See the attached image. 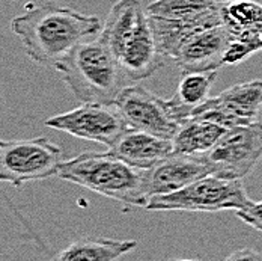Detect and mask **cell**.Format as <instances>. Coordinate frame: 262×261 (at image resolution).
<instances>
[{"label":"cell","instance_id":"ffe728a7","mask_svg":"<svg viewBox=\"0 0 262 261\" xmlns=\"http://www.w3.org/2000/svg\"><path fill=\"white\" fill-rule=\"evenodd\" d=\"M235 214L244 224L262 233V201L258 203L250 201L244 209L236 210Z\"/></svg>","mask_w":262,"mask_h":261},{"label":"cell","instance_id":"7402d4cb","mask_svg":"<svg viewBox=\"0 0 262 261\" xmlns=\"http://www.w3.org/2000/svg\"><path fill=\"white\" fill-rule=\"evenodd\" d=\"M170 261H201V260H191V258H175V260Z\"/></svg>","mask_w":262,"mask_h":261},{"label":"cell","instance_id":"7a4b0ae2","mask_svg":"<svg viewBox=\"0 0 262 261\" xmlns=\"http://www.w3.org/2000/svg\"><path fill=\"white\" fill-rule=\"evenodd\" d=\"M54 68L81 103L115 105L118 95L130 82L115 53L100 36L79 44Z\"/></svg>","mask_w":262,"mask_h":261},{"label":"cell","instance_id":"4fadbf2b","mask_svg":"<svg viewBox=\"0 0 262 261\" xmlns=\"http://www.w3.org/2000/svg\"><path fill=\"white\" fill-rule=\"evenodd\" d=\"M110 151L137 169H152L173 154L172 139L128 129Z\"/></svg>","mask_w":262,"mask_h":261},{"label":"cell","instance_id":"8992f818","mask_svg":"<svg viewBox=\"0 0 262 261\" xmlns=\"http://www.w3.org/2000/svg\"><path fill=\"white\" fill-rule=\"evenodd\" d=\"M202 157L210 165L211 175L243 180L262 157V124L228 129L210 153Z\"/></svg>","mask_w":262,"mask_h":261},{"label":"cell","instance_id":"44dd1931","mask_svg":"<svg viewBox=\"0 0 262 261\" xmlns=\"http://www.w3.org/2000/svg\"><path fill=\"white\" fill-rule=\"evenodd\" d=\"M225 261H262V254L252 248H243L234 251Z\"/></svg>","mask_w":262,"mask_h":261},{"label":"cell","instance_id":"9c48e42d","mask_svg":"<svg viewBox=\"0 0 262 261\" xmlns=\"http://www.w3.org/2000/svg\"><path fill=\"white\" fill-rule=\"evenodd\" d=\"M262 109V80L236 83L194 110L191 118L211 121L223 129L258 123Z\"/></svg>","mask_w":262,"mask_h":261},{"label":"cell","instance_id":"d6986e66","mask_svg":"<svg viewBox=\"0 0 262 261\" xmlns=\"http://www.w3.org/2000/svg\"><path fill=\"white\" fill-rule=\"evenodd\" d=\"M231 33L232 39L225 56V64H241L253 53L262 50V27H243Z\"/></svg>","mask_w":262,"mask_h":261},{"label":"cell","instance_id":"9a60e30c","mask_svg":"<svg viewBox=\"0 0 262 261\" xmlns=\"http://www.w3.org/2000/svg\"><path fill=\"white\" fill-rule=\"evenodd\" d=\"M217 78V71L210 73H184L175 94L167 100L173 118L181 123L191 118L196 109L210 100V91Z\"/></svg>","mask_w":262,"mask_h":261},{"label":"cell","instance_id":"ba28073f","mask_svg":"<svg viewBox=\"0 0 262 261\" xmlns=\"http://www.w3.org/2000/svg\"><path fill=\"white\" fill-rule=\"evenodd\" d=\"M104 43L118 57L130 82L151 77L166 62L163 54L158 52L146 11L130 29H125Z\"/></svg>","mask_w":262,"mask_h":261},{"label":"cell","instance_id":"6da1fadb","mask_svg":"<svg viewBox=\"0 0 262 261\" xmlns=\"http://www.w3.org/2000/svg\"><path fill=\"white\" fill-rule=\"evenodd\" d=\"M11 29L21 41L27 56L42 65H56L79 44L95 38L103 30L98 17L84 15L52 2L26 9L12 18Z\"/></svg>","mask_w":262,"mask_h":261},{"label":"cell","instance_id":"277c9868","mask_svg":"<svg viewBox=\"0 0 262 261\" xmlns=\"http://www.w3.org/2000/svg\"><path fill=\"white\" fill-rule=\"evenodd\" d=\"M249 203L243 180L208 175L178 192L152 196L145 209L151 211H236Z\"/></svg>","mask_w":262,"mask_h":261},{"label":"cell","instance_id":"3957f363","mask_svg":"<svg viewBox=\"0 0 262 261\" xmlns=\"http://www.w3.org/2000/svg\"><path fill=\"white\" fill-rule=\"evenodd\" d=\"M57 177L130 207H146L149 203L146 171L131 166L112 151H89L63 160Z\"/></svg>","mask_w":262,"mask_h":261},{"label":"cell","instance_id":"2e32d148","mask_svg":"<svg viewBox=\"0 0 262 261\" xmlns=\"http://www.w3.org/2000/svg\"><path fill=\"white\" fill-rule=\"evenodd\" d=\"M228 129H223L211 121L199 118H187L180 123L175 133L173 153L184 156H205L214 148L219 139Z\"/></svg>","mask_w":262,"mask_h":261},{"label":"cell","instance_id":"ac0fdd59","mask_svg":"<svg viewBox=\"0 0 262 261\" xmlns=\"http://www.w3.org/2000/svg\"><path fill=\"white\" fill-rule=\"evenodd\" d=\"M223 23L231 32L243 27H262V5L255 0L220 2Z\"/></svg>","mask_w":262,"mask_h":261},{"label":"cell","instance_id":"52a82bcc","mask_svg":"<svg viewBox=\"0 0 262 261\" xmlns=\"http://www.w3.org/2000/svg\"><path fill=\"white\" fill-rule=\"evenodd\" d=\"M46 126L80 139L98 142L108 148L130 129L116 106L100 103H81L65 113L49 118Z\"/></svg>","mask_w":262,"mask_h":261},{"label":"cell","instance_id":"7c38bea8","mask_svg":"<svg viewBox=\"0 0 262 261\" xmlns=\"http://www.w3.org/2000/svg\"><path fill=\"white\" fill-rule=\"evenodd\" d=\"M211 174L210 165L204 157L173 153L146 171V192L149 199L157 195L173 193Z\"/></svg>","mask_w":262,"mask_h":261},{"label":"cell","instance_id":"e0dca14e","mask_svg":"<svg viewBox=\"0 0 262 261\" xmlns=\"http://www.w3.org/2000/svg\"><path fill=\"white\" fill-rule=\"evenodd\" d=\"M220 8L217 0H154L146 6L151 17L167 20H196Z\"/></svg>","mask_w":262,"mask_h":261},{"label":"cell","instance_id":"5bb4252c","mask_svg":"<svg viewBox=\"0 0 262 261\" xmlns=\"http://www.w3.org/2000/svg\"><path fill=\"white\" fill-rule=\"evenodd\" d=\"M136 248V240L81 237L59 251L50 261H116Z\"/></svg>","mask_w":262,"mask_h":261},{"label":"cell","instance_id":"8fae6325","mask_svg":"<svg viewBox=\"0 0 262 261\" xmlns=\"http://www.w3.org/2000/svg\"><path fill=\"white\" fill-rule=\"evenodd\" d=\"M232 33L223 25L204 29L191 35L178 49L173 61L184 73H210L225 65Z\"/></svg>","mask_w":262,"mask_h":261},{"label":"cell","instance_id":"5b68a950","mask_svg":"<svg viewBox=\"0 0 262 261\" xmlns=\"http://www.w3.org/2000/svg\"><path fill=\"white\" fill-rule=\"evenodd\" d=\"M62 163V150L49 137L0 142V180L15 187L52 178Z\"/></svg>","mask_w":262,"mask_h":261},{"label":"cell","instance_id":"30bf717a","mask_svg":"<svg viewBox=\"0 0 262 261\" xmlns=\"http://www.w3.org/2000/svg\"><path fill=\"white\" fill-rule=\"evenodd\" d=\"M115 106L133 130L173 139L180 123L173 118L167 100H163L140 85H128L118 95Z\"/></svg>","mask_w":262,"mask_h":261}]
</instances>
